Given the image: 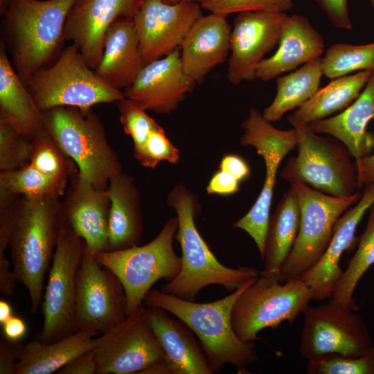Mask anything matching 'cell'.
Listing matches in <instances>:
<instances>
[{
	"label": "cell",
	"mask_w": 374,
	"mask_h": 374,
	"mask_svg": "<svg viewBox=\"0 0 374 374\" xmlns=\"http://www.w3.org/2000/svg\"><path fill=\"white\" fill-rule=\"evenodd\" d=\"M146 317L162 348L170 374H212L194 332L180 319L158 308L145 309Z\"/></svg>",
	"instance_id": "cell-24"
},
{
	"label": "cell",
	"mask_w": 374,
	"mask_h": 374,
	"mask_svg": "<svg viewBox=\"0 0 374 374\" xmlns=\"http://www.w3.org/2000/svg\"><path fill=\"white\" fill-rule=\"evenodd\" d=\"M29 163L44 174L66 181L78 172L75 162L62 151L46 130L33 139Z\"/></svg>",
	"instance_id": "cell-36"
},
{
	"label": "cell",
	"mask_w": 374,
	"mask_h": 374,
	"mask_svg": "<svg viewBox=\"0 0 374 374\" xmlns=\"http://www.w3.org/2000/svg\"><path fill=\"white\" fill-rule=\"evenodd\" d=\"M45 129L94 188L107 190L110 177L122 172L100 118L91 109L56 107L42 112Z\"/></svg>",
	"instance_id": "cell-5"
},
{
	"label": "cell",
	"mask_w": 374,
	"mask_h": 374,
	"mask_svg": "<svg viewBox=\"0 0 374 374\" xmlns=\"http://www.w3.org/2000/svg\"><path fill=\"white\" fill-rule=\"evenodd\" d=\"M276 52L264 58L256 69V78L268 81L321 57L324 51L321 35L309 20L299 15L288 16Z\"/></svg>",
	"instance_id": "cell-26"
},
{
	"label": "cell",
	"mask_w": 374,
	"mask_h": 374,
	"mask_svg": "<svg viewBox=\"0 0 374 374\" xmlns=\"http://www.w3.org/2000/svg\"><path fill=\"white\" fill-rule=\"evenodd\" d=\"M219 170L229 172L240 181L250 175V168L246 161L235 154H225L219 164Z\"/></svg>",
	"instance_id": "cell-47"
},
{
	"label": "cell",
	"mask_w": 374,
	"mask_h": 374,
	"mask_svg": "<svg viewBox=\"0 0 374 374\" xmlns=\"http://www.w3.org/2000/svg\"><path fill=\"white\" fill-rule=\"evenodd\" d=\"M78 0H10L4 21L15 71L27 86L62 51L64 28Z\"/></svg>",
	"instance_id": "cell-4"
},
{
	"label": "cell",
	"mask_w": 374,
	"mask_h": 374,
	"mask_svg": "<svg viewBox=\"0 0 374 374\" xmlns=\"http://www.w3.org/2000/svg\"><path fill=\"white\" fill-rule=\"evenodd\" d=\"M336 27L350 30L352 22L349 16L348 0H314Z\"/></svg>",
	"instance_id": "cell-42"
},
{
	"label": "cell",
	"mask_w": 374,
	"mask_h": 374,
	"mask_svg": "<svg viewBox=\"0 0 374 374\" xmlns=\"http://www.w3.org/2000/svg\"><path fill=\"white\" fill-rule=\"evenodd\" d=\"M125 133L134 143V152L145 144L151 132L159 125L146 113V109L126 97L116 102Z\"/></svg>",
	"instance_id": "cell-39"
},
{
	"label": "cell",
	"mask_w": 374,
	"mask_h": 374,
	"mask_svg": "<svg viewBox=\"0 0 374 374\" xmlns=\"http://www.w3.org/2000/svg\"><path fill=\"white\" fill-rule=\"evenodd\" d=\"M312 300L313 291L301 277L281 283L260 275L233 305V330L241 340L254 341L262 329L276 328L285 321L292 323Z\"/></svg>",
	"instance_id": "cell-9"
},
{
	"label": "cell",
	"mask_w": 374,
	"mask_h": 374,
	"mask_svg": "<svg viewBox=\"0 0 374 374\" xmlns=\"http://www.w3.org/2000/svg\"><path fill=\"white\" fill-rule=\"evenodd\" d=\"M258 277L249 279L229 295L210 303H195L157 290L150 291L143 303L148 308L169 312L190 328L199 340L213 373L220 371L226 364L245 371L258 357L254 341H244L235 333L231 311L240 294Z\"/></svg>",
	"instance_id": "cell-2"
},
{
	"label": "cell",
	"mask_w": 374,
	"mask_h": 374,
	"mask_svg": "<svg viewBox=\"0 0 374 374\" xmlns=\"http://www.w3.org/2000/svg\"><path fill=\"white\" fill-rule=\"evenodd\" d=\"M240 182L229 172L219 170L211 178L206 191L208 194L229 195L239 190Z\"/></svg>",
	"instance_id": "cell-45"
},
{
	"label": "cell",
	"mask_w": 374,
	"mask_h": 374,
	"mask_svg": "<svg viewBox=\"0 0 374 374\" xmlns=\"http://www.w3.org/2000/svg\"><path fill=\"white\" fill-rule=\"evenodd\" d=\"M65 223L63 203L55 197H19L0 207V230L8 238L12 271L28 290L33 313L40 305L45 274Z\"/></svg>",
	"instance_id": "cell-1"
},
{
	"label": "cell",
	"mask_w": 374,
	"mask_h": 374,
	"mask_svg": "<svg viewBox=\"0 0 374 374\" xmlns=\"http://www.w3.org/2000/svg\"><path fill=\"white\" fill-rule=\"evenodd\" d=\"M26 87L42 112L61 106L87 110L125 98L124 93L96 75L73 43L62 50L52 65L35 73Z\"/></svg>",
	"instance_id": "cell-7"
},
{
	"label": "cell",
	"mask_w": 374,
	"mask_h": 374,
	"mask_svg": "<svg viewBox=\"0 0 374 374\" xmlns=\"http://www.w3.org/2000/svg\"><path fill=\"white\" fill-rule=\"evenodd\" d=\"M161 1H163L164 3H169V4H175V3H178L184 2V1H197L196 0H161Z\"/></svg>",
	"instance_id": "cell-52"
},
{
	"label": "cell",
	"mask_w": 374,
	"mask_h": 374,
	"mask_svg": "<svg viewBox=\"0 0 374 374\" xmlns=\"http://www.w3.org/2000/svg\"><path fill=\"white\" fill-rule=\"evenodd\" d=\"M94 331H78L55 342L45 344L36 338L24 345L15 374H51L76 357L93 350L100 337Z\"/></svg>",
	"instance_id": "cell-29"
},
{
	"label": "cell",
	"mask_w": 374,
	"mask_h": 374,
	"mask_svg": "<svg viewBox=\"0 0 374 374\" xmlns=\"http://www.w3.org/2000/svg\"><path fill=\"white\" fill-rule=\"evenodd\" d=\"M0 119L32 139L46 130L42 112L13 69L3 41L0 45Z\"/></svg>",
	"instance_id": "cell-28"
},
{
	"label": "cell",
	"mask_w": 374,
	"mask_h": 374,
	"mask_svg": "<svg viewBox=\"0 0 374 374\" xmlns=\"http://www.w3.org/2000/svg\"><path fill=\"white\" fill-rule=\"evenodd\" d=\"M134 157L141 166L154 168L162 161L178 163L180 153L159 125L151 132L143 146L134 152Z\"/></svg>",
	"instance_id": "cell-40"
},
{
	"label": "cell",
	"mask_w": 374,
	"mask_h": 374,
	"mask_svg": "<svg viewBox=\"0 0 374 374\" xmlns=\"http://www.w3.org/2000/svg\"><path fill=\"white\" fill-rule=\"evenodd\" d=\"M374 118V71L359 96L339 114L314 121L308 127L342 142L355 161L373 153L374 132L368 131Z\"/></svg>",
	"instance_id": "cell-23"
},
{
	"label": "cell",
	"mask_w": 374,
	"mask_h": 374,
	"mask_svg": "<svg viewBox=\"0 0 374 374\" xmlns=\"http://www.w3.org/2000/svg\"><path fill=\"white\" fill-rule=\"evenodd\" d=\"M24 345L6 337L0 340V374H15Z\"/></svg>",
	"instance_id": "cell-43"
},
{
	"label": "cell",
	"mask_w": 374,
	"mask_h": 374,
	"mask_svg": "<svg viewBox=\"0 0 374 374\" xmlns=\"http://www.w3.org/2000/svg\"><path fill=\"white\" fill-rule=\"evenodd\" d=\"M144 0H78L69 11L65 40H71L87 64L97 68L103 53L107 28L119 19H133Z\"/></svg>",
	"instance_id": "cell-18"
},
{
	"label": "cell",
	"mask_w": 374,
	"mask_h": 374,
	"mask_svg": "<svg viewBox=\"0 0 374 374\" xmlns=\"http://www.w3.org/2000/svg\"><path fill=\"white\" fill-rule=\"evenodd\" d=\"M57 373L60 374H98V364L94 349L73 359Z\"/></svg>",
	"instance_id": "cell-46"
},
{
	"label": "cell",
	"mask_w": 374,
	"mask_h": 374,
	"mask_svg": "<svg viewBox=\"0 0 374 374\" xmlns=\"http://www.w3.org/2000/svg\"><path fill=\"white\" fill-rule=\"evenodd\" d=\"M323 75L337 78L355 71H374V42L363 45L337 43L321 58Z\"/></svg>",
	"instance_id": "cell-35"
},
{
	"label": "cell",
	"mask_w": 374,
	"mask_h": 374,
	"mask_svg": "<svg viewBox=\"0 0 374 374\" xmlns=\"http://www.w3.org/2000/svg\"><path fill=\"white\" fill-rule=\"evenodd\" d=\"M8 247L7 235L0 230V292L3 296L13 294L17 283L10 262L5 256V250Z\"/></svg>",
	"instance_id": "cell-44"
},
{
	"label": "cell",
	"mask_w": 374,
	"mask_h": 374,
	"mask_svg": "<svg viewBox=\"0 0 374 374\" xmlns=\"http://www.w3.org/2000/svg\"><path fill=\"white\" fill-rule=\"evenodd\" d=\"M370 3L374 8V0H370Z\"/></svg>",
	"instance_id": "cell-53"
},
{
	"label": "cell",
	"mask_w": 374,
	"mask_h": 374,
	"mask_svg": "<svg viewBox=\"0 0 374 374\" xmlns=\"http://www.w3.org/2000/svg\"><path fill=\"white\" fill-rule=\"evenodd\" d=\"M300 220L298 197L294 189L290 186L269 217L265 244L264 267L260 275L280 279V267L296 240Z\"/></svg>",
	"instance_id": "cell-30"
},
{
	"label": "cell",
	"mask_w": 374,
	"mask_h": 374,
	"mask_svg": "<svg viewBox=\"0 0 374 374\" xmlns=\"http://www.w3.org/2000/svg\"><path fill=\"white\" fill-rule=\"evenodd\" d=\"M132 19L116 20L107 28L96 75L111 87L127 89L145 65Z\"/></svg>",
	"instance_id": "cell-25"
},
{
	"label": "cell",
	"mask_w": 374,
	"mask_h": 374,
	"mask_svg": "<svg viewBox=\"0 0 374 374\" xmlns=\"http://www.w3.org/2000/svg\"><path fill=\"white\" fill-rule=\"evenodd\" d=\"M177 229V217H172L158 235L145 245L94 255L101 265L121 280L127 298V315L142 305L146 294L157 280L165 278L170 281L179 273L181 258L172 246Z\"/></svg>",
	"instance_id": "cell-8"
},
{
	"label": "cell",
	"mask_w": 374,
	"mask_h": 374,
	"mask_svg": "<svg viewBox=\"0 0 374 374\" xmlns=\"http://www.w3.org/2000/svg\"><path fill=\"white\" fill-rule=\"evenodd\" d=\"M288 16L269 11L238 13L230 38L227 79L231 84L238 85L256 78L258 64L279 42Z\"/></svg>",
	"instance_id": "cell-17"
},
{
	"label": "cell",
	"mask_w": 374,
	"mask_h": 374,
	"mask_svg": "<svg viewBox=\"0 0 374 374\" xmlns=\"http://www.w3.org/2000/svg\"><path fill=\"white\" fill-rule=\"evenodd\" d=\"M371 74V71H361L337 78L298 107L287 117L288 121L293 127L308 125L342 112L359 96Z\"/></svg>",
	"instance_id": "cell-31"
},
{
	"label": "cell",
	"mask_w": 374,
	"mask_h": 374,
	"mask_svg": "<svg viewBox=\"0 0 374 374\" xmlns=\"http://www.w3.org/2000/svg\"><path fill=\"white\" fill-rule=\"evenodd\" d=\"M12 316V308L10 304L3 300L0 301V323L3 325Z\"/></svg>",
	"instance_id": "cell-50"
},
{
	"label": "cell",
	"mask_w": 374,
	"mask_h": 374,
	"mask_svg": "<svg viewBox=\"0 0 374 374\" xmlns=\"http://www.w3.org/2000/svg\"><path fill=\"white\" fill-rule=\"evenodd\" d=\"M196 83L184 72L180 49L145 64L125 97L146 110L170 114L177 108Z\"/></svg>",
	"instance_id": "cell-19"
},
{
	"label": "cell",
	"mask_w": 374,
	"mask_h": 374,
	"mask_svg": "<svg viewBox=\"0 0 374 374\" xmlns=\"http://www.w3.org/2000/svg\"><path fill=\"white\" fill-rule=\"evenodd\" d=\"M294 128L299 136L297 155L289 160L302 181L337 197L359 192L355 161L342 142L331 136H319L308 125Z\"/></svg>",
	"instance_id": "cell-12"
},
{
	"label": "cell",
	"mask_w": 374,
	"mask_h": 374,
	"mask_svg": "<svg viewBox=\"0 0 374 374\" xmlns=\"http://www.w3.org/2000/svg\"><path fill=\"white\" fill-rule=\"evenodd\" d=\"M198 3H201L202 2H203L204 0H196Z\"/></svg>",
	"instance_id": "cell-54"
},
{
	"label": "cell",
	"mask_w": 374,
	"mask_h": 374,
	"mask_svg": "<svg viewBox=\"0 0 374 374\" xmlns=\"http://www.w3.org/2000/svg\"><path fill=\"white\" fill-rule=\"evenodd\" d=\"M85 248L84 240L66 222L49 271L42 303L43 326L35 337L42 343H53L73 333L78 274Z\"/></svg>",
	"instance_id": "cell-11"
},
{
	"label": "cell",
	"mask_w": 374,
	"mask_h": 374,
	"mask_svg": "<svg viewBox=\"0 0 374 374\" xmlns=\"http://www.w3.org/2000/svg\"><path fill=\"white\" fill-rule=\"evenodd\" d=\"M241 127L244 133L240 143L253 147L262 157L265 166V178L255 203L233 226L244 231L251 237L263 260L276 174L283 158L297 145L299 136L294 127L289 130L276 128L256 109H250Z\"/></svg>",
	"instance_id": "cell-10"
},
{
	"label": "cell",
	"mask_w": 374,
	"mask_h": 374,
	"mask_svg": "<svg viewBox=\"0 0 374 374\" xmlns=\"http://www.w3.org/2000/svg\"><path fill=\"white\" fill-rule=\"evenodd\" d=\"M107 193L110 200L108 251L139 245L143 234L140 193L134 178L123 171L112 175Z\"/></svg>",
	"instance_id": "cell-27"
},
{
	"label": "cell",
	"mask_w": 374,
	"mask_h": 374,
	"mask_svg": "<svg viewBox=\"0 0 374 374\" xmlns=\"http://www.w3.org/2000/svg\"><path fill=\"white\" fill-rule=\"evenodd\" d=\"M323 75L321 57L303 64L295 71L276 78V93L272 103L262 112L269 122L281 119L287 112L297 109L319 89Z\"/></svg>",
	"instance_id": "cell-32"
},
{
	"label": "cell",
	"mask_w": 374,
	"mask_h": 374,
	"mask_svg": "<svg viewBox=\"0 0 374 374\" xmlns=\"http://www.w3.org/2000/svg\"><path fill=\"white\" fill-rule=\"evenodd\" d=\"M366 229L358 247L337 283L330 303L355 310L353 298L356 286L368 268L374 264V202L370 206Z\"/></svg>",
	"instance_id": "cell-34"
},
{
	"label": "cell",
	"mask_w": 374,
	"mask_h": 374,
	"mask_svg": "<svg viewBox=\"0 0 374 374\" xmlns=\"http://www.w3.org/2000/svg\"><path fill=\"white\" fill-rule=\"evenodd\" d=\"M308 374H374V345L364 355L329 353L308 360Z\"/></svg>",
	"instance_id": "cell-37"
},
{
	"label": "cell",
	"mask_w": 374,
	"mask_h": 374,
	"mask_svg": "<svg viewBox=\"0 0 374 374\" xmlns=\"http://www.w3.org/2000/svg\"><path fill=\"white\" fill-rule=\"evenodd\" d=\"M374 202V184L364 186V193L354 206L349 208L337 221L332 236L318 262L301 278L314 293V300L330 299L343 271L339 260L355 240L358 224Z\"/></svg>",
	"instance_id": "cell-21"
},
{
	"label": "cell",
	"mask_w": 374,
	"mask_h": 374,
	"mask_svg": "<svg viewBox=\"0 0 374 374\" xmlns=\"http://www.w3.org/2000/svg\"><path fill=\"white\" fill-rule=\"evenodd\" d=\"M10 0H0V13L3 15L9 5Z\"/></svg>",
	"instance_id": "cell-51"
},
{
	"label": "cell",
	"mask_w": 374,
	"mask_h": 374,
	"mask_svg": "<svg viewBox=\"0 0 374 374\" xmlns=\"http://www.w3.org/2000/svg\"><path fill=\"white\" fill-rule=\"evenodd\" d=\"M62 203L66 223L87 249L93 255L108 251L110 200L106 190L94 188L78 171L70 179Z\"/></svg>",
	"instance_id": "cell-20"
},
{
	"label": "cell",
	"mask_w": 374,
	"mask_h": 374,
	"mask_svg": "<svg viewBox=\"0 0 374 374\" xmlns=\"http://www.w3.org/2000/svg\"><path fill=\"white\" fill-rule=\"evenodd\" d=\"M359 188L374 184V153L355 161Z\"/></svg>",
	"instance_id": "cell-48"
},
{
	"label": "cell",
	"mask_w": 374,
	"mask_h": 374,
	"mask_svg": "<svg viewBox=\"0 0 374 374\" xmlns=\"http://www.w3.org/2000/svg\"><path fill=\"white\" fill-rule=\"evenodd\" d=\"M1 326L3 337L11 341H19L25 336L27 331L25 321L15 316H12Z\"/></svg>",
	"instance_id": "cell-49"
},
{
	"label": "cell",
	"mask_w": 374,
	"mask_h": 374,
	"mask_svg": "<svg viewBox=\"0 0 374 374\" xmlns=\"http://www.w3.org/2000/svg\"><path fill=\"white\" fill-rule=\"evenodd\" d=\"M197 1L175 4L144 0L132 20L139 50L147 64L179 49L194 23L202 16Z\"/></svg>",
	"instance_id": "cell-16"
},
{
	"label": "cell",
	"mask_w": 374,
	"mask_h": 374,
	"mask_svg": "<svg viewBox=\"0 0 374 374\" xmlns=\"http://www.w3.org/2000/svg\"><path fill=\"white\" fill-rule=\"evenodd\" d=\"M126 309L121 280L85 248L78 274L73 333L89 330L104 334L126 319Z\"/></svg>",
	"instance_id": "cell-14"
},
{
	"label": "cell",
	"mask_w": 374,
	"mask_h": 374,
	"mask_svg": "<svg viewBox=\"0 0 374 374\" xmlns=\"http://www.w3.org/2000/svg\"><path fill=\"white\" fill-rule=\"evenodd\" d=\"M167 203L177 213L175 238L181 249V267L178 275L161 287L162 292L193 301L208 285H219L232 292L249 279L260 276V271L255 268H231L217 259L195 224L199 211L197 198L184 185L172 188Z\"/></svg>",
	"instance_id": "cell-3"
},
{
	"label": "cell",
	"mask_w": 374,
	"mask_h": 374,
	"mask_svg": "<svg viewBox=\"0 0 374 374\" xmlns=\"http://www.w3.org/2000/svg\"><path fill=\"white\" fill-rule=\"evenodd\" d=\"M204 10L226 16L243 11L285 12L292 8L294 0H204Z\"/></svg>",
	"instance_id": "cell-41"
},
{
	"label": "cell",
	"mask_w": 374,
	"mask_h": 374,
	"mask_svg": "<svg viewBox=\"0 0 374 374\" xmlns=\"http://www.w3.org/2000/svg\"><path fill=\"white\" fill-rule=\"evenodd\" d=\"M67 186L68 181L46 175L28 163L15 170L0 172V207L19 197L60 199Z\"/></svg>",
	"instance_id": "cell-33"
},
{
	"label": "cell",
	"mask_w": 374,
	"mask_h": 374,
	"mask_svg": "<svg viewBox=\"0 0 374 374\" xmlns=\"http://www.w3.org/2000/svg\"><path fill=\"white\" fill-rule=\"evenodd\" d=\"M281 177L297 195L300 228L292 251L280 269V281L301 277L320 259L332 236L337 220L361 197L357 193L347 197H334L316 190L296 175L289 160Z\"/></svg>",
	"instance_id": "cell-6"
},
{
	"label": "cell",
	"mask_w": 374,
	"mask_h": 374,
	"mask_svg": "<svg viewBox=\"0 0 374 374\" xmlns=\"http://www.w3.org/2000/svg\"><path fill=\"white\" fill-rule=\"evenodd\" d=\"M33 139L0 119V172L19 169L29 163Z\"/></svg>",
	"instance_id": "cell-38"
},
{
	"label": "cell",
	"mask_w": 374,
	"mask_h": 374,
	"mask_svg": "<svg viewBox=\"0 0 374 374\" xmlns=\"http://www.w3.org/2000/svg\"><path fill=\"white\" fill-rule=\"evenodd\" d=\"M303 314L299 352L308 361L329 353L359 357L373 346L366 324L353 310L328 302L308 305Z\"/></svg>",
	"instance_id": "cell-13"
},
{
	"label": "cell",
	"mask_w": 374,
	"mask_h": 374,
	"mask_svg": "<svg viewBox=\"0 0 374 374\" xmlns=\"http://www.w3.org/2000/svg\"><path fill=\"white\" fill-rule=\"evenodd\" d=\"M231 27L226 16L210 12L193 25L179 49L184 72L195 83L202 82L230 51Z\"/></svg>",
	"instance_id": "cell-22"
},
{
	"label": "cell",
	"mask_w": 374,
	"mask_h": 374,
	"mask_svg": "<svg viewBox=\"0 0 374 374\" xmlns=\"http://www.w3.org/2000/svg\"><path fill=\"white\" fill-rule=\"evenodd\" d=\"M142 305L100 337L94 348L98 374L141 373L166 359Z\"/></svg>",
	"instance_id": "cell-15"
}]
</instances>
